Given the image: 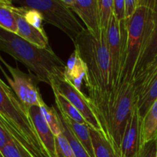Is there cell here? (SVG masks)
Returning <instances> with one entry per match:
<instances>
[{
	"mask_svg": "<svg viewBox=\"0 0 157 157\" xmlns=\"http://www.w3.org/2000/svg\"><path fill=\"white\" fill-rule=\"evenodd\" d=\"M75 50L87 67L85 86L93 110L102 127L109 96L113 89L111 59L107 41V31L91 33L87 29L74 42ZM103 129V128H102Z\"/></svg>",
	"mask_w": 157,
	"mask_h": 157,
	"instance_id": "1",
	"label": "cell"
},
{
	"mask_svg": "<svg viewBox=\"0 0 157 157\" xmlns=\"http://www.w3.org/2000/svg\"><path fill=\"white\" fill-rule=\"evenodd\" d=\"M0 51L24 64L39 81L50 85L54 78L64 77L65 64L52 48H41L2 28Z\"/></svg>",
	"mask_w": 157,
	"mask_h": 157,
	"instance_id": "2",
	"label": "cell"
},
{
	"mask_svg": "<svg viewBox=\"0 0 157 157\" xmlns=\"http://www.w3.org/2000/svg\"><path fill=\"white\" fill-rule=\"evenodd\" d=\"M0 122L32 157H51L35 130L29 110L1 78Z\"/></svg>",
	"mask_w": 157,
	"mask_h": 157,
	"instance_id": "3",
	"label": "cell"
},
{
	"mask_svg": "<svg viewBox=\"0 0 157 157\" xmlns=\"http://www.w3.org/2000/svg\"><path fill=\"white\" fill-rule=\"evenodd\" d=\"M153 25V0H140L133 16L127 22V38L119 78L115 84L131 81Z\"/></svg>",
	"mask_w": 157,
	"mask_h": 157,
	"instance_id": "4",
	"label": "cell"
},
{
	"mask_svg": "<svg viewBox=\"0 0 157 157\" xmlns=\"http://www.w3.org/2000/svg\"><path fill=\"white\" fill-rule=\"evenodd\" d=\"M134 81L119 82L113 87L106 107L102 128L105 136L121 156L123 136L136 107Z\"/></svg>",
	"mask_w": 157,
	"mask_h": 157,
	"instance_id": "5",
	"label": "cell"
},
{
	"mask_svg": "<svg viewBox=\"0 0 157 157\" xmlns=\"http://www.w3.org/2000/svg\"><path fill=\"white\" fill-rule=\"evenodd\" d=\"M15 2L20 7L38 10L46 23L64 32L73 42L85 30L71 9L64 6L61 0H15Z\"/></svg>",
	"mask_w": 157,
	"mask_h": 157,
	"instance_id": "6",
	"label": "cell"
},
{
	"mask_svg": "<svg viewBox=\"0 0 157 157\" xmlns=\"http://www.w3.org/2000/svg\"><path fill=\"white\" fill-rule=\"evenodd\" d=\"M0 60L11 74L12 78L8 76L7 74L2 68L1 65H0V70L2 71L10 87L18 100L21 101V104L28 110L32 107H41L42 106L45 105L46 104L43 101L38 89V84L39 81L36 76L30 71L29 74H25L18 67H12L10 64L6 63L1 57Z\"/></svg>",
	"mask_w": 157,
	"mask_h": 157,
	"instance_id": "7",
	"label": "cell"
},
{
	"mask_svg": "<svg viewBox=\"0 0 157 157\" xmlns=\"http://www.w3.org/2000/svg\"><path fill=\"white\" fill-rule=\"evenodd\" d=\"M52 90H56L58 93L67 98L81 116L85 120L89 127L100 132L105 136L104 130L100 124L99 121L95 114L88 97L86 96L81 90H78L64 80V77L54 78L50 84ZM106 137V136H105ZM107 139V138H106Z\"/></svg>",
	"mask_w": 157,
	"mask_h": 157,
	"instance_id": "8",
	"label": "cell"
},
{
	"mask_svg": "<svg viewBox=\"0 0 157 157\" xmlns=\"http://www.w3.org/2000/svg\"><path fill=\"white\" fill-rule=\"evenodd\" d=\"M126 38L127 22L120 21L113 14L107 30V46L111 59L113 87L117 81L122 67Z\"/></svg>",
	"mask_w": 157,
	"mask_h": 157,
	"instance_id": "9",
	"label": "cell"
},
{
	"mask_svg": "<svg viewBox=\"0 0 157 157\" xmlns=\"http://www.w3.org/2000/svg\"><path fill=\"white\" fill-rule=\"evenodd\" d=\"M64 6L81 18L87 30L91 33H99L101 31L98 0H61Z\"/></svg>",
	"mask_w": 157,
	"mask_h": 157,
	"instance_id": "10",
	"label": "cell"
},
{
	"mask_svg": "<svg viewBox=\"0 0 157 157\" xmlns=\"http://www.w3.org/2000/svg\"><path fill=\"white\" fill-rule=\"evenodd\" d=\"M141 118L135 107L124 131L121 147V157H135L140 149Z\"/></svg>",
	"mask_w": 157,
	"mask_h": 157,
	"instance_id": "11",
	"label": "cell"
},
{
	"mask_svg": "<svg viewBox=\"0 0 157 157\" xmlns=\"http://www.w3.org/2000/svg\"><path fill=\"white\" fill-rule=\"evenodd\" d=\"M29 113L35 130L48 153L51 157H58L56 136L46 122L40 107H31L29 109Z\"/></svg>",
	"mask_w": 157,
	"mask_h": 157,
	"instance_id": "12",
	"label": "cell"
},
{
	"mask_svg": "<svg viewBox=\"0 0 157 157\" xmlns=\"http://www.w3.org/2000/svg\"><path fill=\"white\" fill-rule=\"evenodd\" d=\"M153 25L136 65L133 79L144 71L157 57V0H153Z\"/></svg>",
	"mask_w": 157,
	"mask_h": 157,
	"instance_id": "13",
	"label": "cell"
},
{
	"mask_svg": "<svg viewBox=\"0 0 157 157\" xmlns=\"http://www.w3.org/2000/svg\"><path fill=\"white\" fill-rule=\"evenodd\" d=\"M13 12L16 19L17 29H18L17 35L18 36L41 48L50 47L48 38L44 31L39 30L28 23L24 17L17 10L16 6H14Z\"/></svg>",
	"mask_w": 157,
	"mask_h": 157,
	"instance_id": "14",
	"label": "cell"
},
{
	"mask_svg": "<svg viewBox=\"0 0 157 157\" xmlns=\"http://www.w3.org/2000/svg\"><path fill=\"white\" fill-rule=\"evenodd\" d=\"M86 76L87 67L85 63L75 49L65 64L64 71V80L73 85L77 90H81L82 82L83 81H85Z\"/></svg>",
	"mask_w": 157,
	"mask_h": 157,
	"instance_id": "15",
	"label": "cell"
},
{
	"mask_svg": "<svg viewBox=\"0 0 157 157\" xmlns=\"http://www.w3.org/2000/svg\"><path fill=\"white\" fill-rule=\"evenodd\" d=\"M157 139V101L152 106L140 124V148L150 141Z\"/></svg>",
	"mask_w": 157,
	"mask_h": 157,
	"instance_id": "16",
	"label": "cell"
},
{
	"mask_svg": "<svg viewBox=\"0 0 157 157\" xmlns=\"http://www.w3.org/2000/svg\"><path fill=\"white\" fill-rule=\"evenodd\" d=\"M61 119L71 129L73 133L80 141L84 148L87 150L90 157H95L94 152L93 144H92L91 136H90V127L87 124H81L69 119L67 117L63 116L59 113Z\"/></svg>",
	"mask_w": 157,
	"mask_h": 157,
	"instance_id": "17",
	"label": "cell"
},
{
	"mask_svg": "<svg viewBox=\"0 0 157 157\" xmlns=\"http://www.w3.org/2000/svg\"><path fill=\"white\" fill-rule=\"evenodd\" d=\"M90 132L95 157H121L104 135L90 127Z\"/></svg>",
	"mask_w": 157,
	"mask_h": 157,
	"instance_id": "18",
	"label": "cell"
},
{
	"mask_svg": "<svg viewBox=\"0 0 157 157\" xmlns=\"http://www.w3.org/2000/svg\"><path fill=\"white\" fill-rule=\"evenodd\" d=\"M52 90H53L54 96H55V103H56L57 107H58L59 113L61 114L64 117H67L69 119L72 120L78 124H87L85 120L83 118L81 113L75 108V106L72 105L71 103L67 98L58 93L56 90L53 89Z\"/></svg>",
	"mask_w": 157,
	"mask_h": 157,
	"instance_id": "19",
	"label": "cell"
},
{
	"mask_svg": "<svg viewBox=\"0 0 157 157\" xmlns=\"http://www.w3.org/2000/svg\"><path fill=\"white\" fill-rule=\"evenodd\" d=\"M14 6L12 1L0 0V28L17 34L18 29L13 12Z\"/></svg>",
	"mask_w": 157,
	"mask_h": 157,
	"instance_id": "20",
	"label": "cell"
},
{
	"mask_svg": "<svg viewBox=\"0 0 157 157\" xmlns=\"http://www.w3.org/2000/svg\"><path fill=\"white\" fill-rule=\"evenodd\" d=\"M40 109L55 136H58L61 134L62 133V122L60 118L59 113H58L53 107H48L46 104L40 107Z\"/></svg>",
	"mask_w": 157,
	"mask_h": 157,
	"instance_id": "21",
	"label": "cell"
},
{
	"mask_svg": "<svg viewBox=\"0 0 157 157\" xmlns=\"http://www.w3.org/2000/svg\"><path fill=\"white\" fill-rule=\"evenodd\" d=\"M61 118V117H60ZM62 122V132L67 140H68L74 153H75V156L76 157H90V155L87 152V150L84 148L82 144L80 143L78 138L73 133L71 129L61 119Z\"/></svg>",
	"mask_w": 157,
	"mask_h": 157,
	"instance_id": "22",
	"label": "cell"
},
{
	"mask_svg": "<svg viewBox=\"0 0 157 157\" xmlns=\"http://www.w3.org/2000/svg\"><path fill=\"white\" fill-rule=\"evenodd\" d=\"M101 29L107 31L113 14V0H98Z\"/></svg>",
	"mask_w": 157,
	"mask_h": 157,
	"instance_id": "23",
	"label": "cell"
},
{
	"mask_svg": "<svg viewBox=\"0 0 157 157\" xmlns=\"http://www.w3.org/2000/svg\"><path fill=\"white\" fill-rule=\"evenodd\" d=\"M16 8L18 12L24 17L28 23L39 30L44 31L42 25L44 19H43V16L41 12L33 9H26V8L20 7V6H16Z\"/></svg>",
	"mask_w": 157,
	"mask_h": 157,
	"instance_id": "24",
	"label": "cell"
},
{
	"mask_svg": "<svg viewBox=\"0 0 157 157\" xmlns=\"http://www.w3.org/2000/svg\"><path fill=\"white\" fill-rule=\"evenodd\" d=\"M4 157H32L15 140L11 141L2 150Z\"/></svg>",
	"mask_w": 157,
	"mask_h": 157,
	"instance_id": "25",
	"label": "cell"
},
{
	"mask_svg": "<svg viewBox=\"0 0 157 157\" xmlns=\"http://www.w3.org/2000/svg\"><path fill=\"white\" fill-rule=\"evenodd\" d=\"M56 143L58 157H76L63 132L56 136Z\"/></svg>",
	"mask_w": 157,
	"mask_h": 157,
	"instance_id": "26",
	"label": "cell"
},
{
	"mask_svg": "<svg viewBox=\"0 0 157 157\" xmlns=\"http://www.w3.org/2000/svg\"><path fill=\"white\" fill-rule=\"evenodd\" d=\"M157 153V139L150 141L140 149L135 157H156Z\"/></svg>",
	"mask_w": 157,
	"mask_h": 157,
	"instance_id": "27",
	"label": "cell"
},
{
	"mask_svg": "<svg viewBox=\"0 0 157 157\" xmlns=\"http://www.w3.org/2000/svg\"><path fill=\"white\" fill-rule=\"evenodd\" d=\"M140 6V0H125V21L130 20Z\"/></svg>",
	"mask_w": 157,
	"mask_h": 157,
	"instance_id": "28",
	"label": "cell"
},
{
	"mask_svg": "<svg viewBox=\"0 0 157 157\" xmlns=\"http://www.w3.org/2000/svg\"><path fill=\"white\" fill-rule=\"evenodd\" d=\"M113 15L120 21H125V0H113Z\"/></svg>",
	"mask_w": 157,
	"mask_h": 157,
	"instance_id": "29",
	"label": "cell"
},
{
	"mask_svg": "<svg viewBox=\"0 0 157 157\" xmlns=\"http://www.w3.org/2000/svg\"><path fill=\"white\" fill-rule=\"evenodd\" d=\"M12 140H15L9 133V132L5 128L3 124L0 122V152L2 153V150H3L5 146Z\"/></svg>",
	"mask_w": 157,
	"mask_h": 157,
	"instance_id": "30",
	"label": "cell"
},
{
	"mask_svg": "<svg viewBox=\"0 0 157 157\" xmlns=\"http://www.w3.org/2000/svg\"><path fill=\"white\" fill-rule=\"evenodd\" d=\"M155 65H157V57L156 58V59H155L154 61H153V62L152 63V64H150V65L149 66V67H151V66H155Z\"/></svg>",
	"mask_w": 157,
	"mask_h": 157,
	"instance_id": "31",
	"label": "cell"
},
{
	"mask_svg": "<svg viewBox=\"0 0 157 157\" xmlns=\"http://www.w3.org/2000/svg\"><path fill=\"white\" fill-rule=\"evenodd\" d=\"M0 157H4V156H3V155L2 154V153H1V152H0Z\"/></svg>",
	"mask_w": 157,
	"mask_h": 157,
	"instance_id": "32",
	"label": "cell"
},
{
	"mask_svg": "<svg viewBox=\"0 0 157 157\" xmlns=\"http://www.w3.org/2000/svg\"><path fill=\"white\" fill-rule=\"evenodd\" d=\"M156 157H157V153H156Z\"/></svg>",
	"mask_w": 157,
	"mask_h": 157,
	"instance_id": "33",
	"label": "cell"
}]
</instances>
